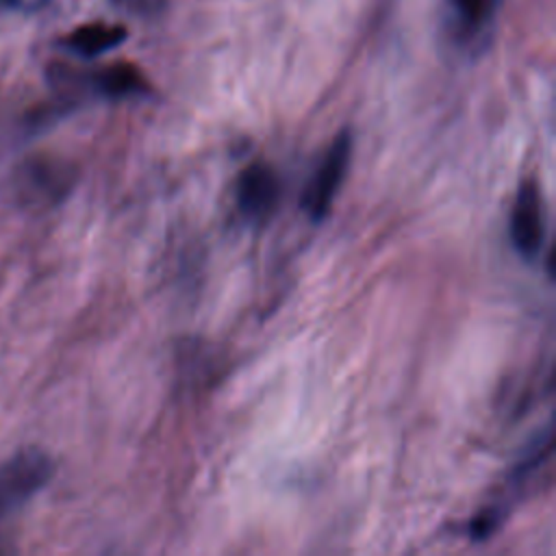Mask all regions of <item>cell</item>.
Here are the masks:
<instances>
[{
  "instance_id": "cell-1",
  "label": "cell",
  "mask_w": 556,
  "mask_h": 556,
  "mask_svg": "<svg viewBox=\"0 0 556 556\" xmlns=\"http://www.w3.org/2000/svg\"><path fill=\"white\" fill-rule=\"evenodd\" d=\"M350 159H352V132L341 130L304 187L300 204L311 222H321L330 213V206L345 180Z\"/></svg>"
},
{
  "instance_id": "cell-2",
  "label": "cell",
  "mask_w": 556,
  "mask_h": 556,
  "mask_svg": "<svg viewBox=\"0 0 556 556\" xmlns=\"http://www.w3.org/2000/svg\"><path fill=\"white\" fill-rule=\"evenodd\" d=\"M52 476V460L39 450L17 452L0 467V515L30 500Z\"/></svg>"
},
{
  "instance_id": "cell-3",
  "label": "cell",
  "mask_w": 556,
  "mask_h": 556,
  "mask_svg": "<svg viewBox=\"0 0 556 556\" xmlns=\"http://www.w3.org/2000/svg\"><path fill=\"white\" fill-rule=\"evenodd\" d=\"M510 241L519 256L534 261L545 241V215L539 185L528 178L519 185L510 211Z\"/></svg>"
},
{
  "instance_id": "cell-4",
  "label": "cell",
  "mask_w": 556,
  "mask_h": 556,
  "mask_svg": "<svg viewBox=\"0 0 556 556\" xmlns=\"http://www.w3.org/2000/svg\"><path fill=\"white\" fill-rule=\"evenodd\" d=\"M280 195V182L276 169L265 161L250 163L237 180V206L248 222L263 224L267 222Z\"/></svg>"
},
{
  "instance_id": "cell-5",
  "label": "cell",
  "mask_w": 556,
  "mask_h": 556,
  "mask_svg": "<svg viewBox=\"0 0 556 556\" xmlns=\"http://www.w3.org/2000/svg\"><path fill=\"white\" fill-rule=\"evenodd\" d=\"M74 178L76 174L67 163L50 159L28 163L24 172V185L30 189V193L50 204H56L63 200V195L70 193Z\"/></svg>"
},
{
  "instance_id": "cell-6",
  "label": "cell",
  "mask_w": 556,
  "mask_h": 556,
  "mask_svg": "<svg viewBox=\"0 0 556 556\" xmlns=\"http://www.w3.org/2000/svg\"><path fill=\"white\" fill-rule=\"evenodd\" d=\"M89 85L96 93L104 98H115V100L143 96L150 91V85L143 78V74L130 63H115V65L102 67L100 72L91 74Z\"/></svg>"
},
{
  "instance_id": "cell-7",
  "label": "cell",
  "mask_w": 556,
  "mask_h": 556,
  "mask_svg": "<svg viewBox=\"0 0 556 556\" xmlns=\"http://www.w3.org/2000/svg\"><path fill=\"white\" fill-rule=\"evenodd\" d=\"M126 39V28L117 24H85L76 28L67 39L65 46L74 54L83 59H96L113 48H117Z\"/></svg>"
},
{
  "instance_id": "cell-8",
  "label": "cell",
  "mask_w": 556,
  "mask_h": 556,
  "mask_svg": "<svg viewBox=\"0 0 556 556\" xmlns=\"http://www.w3.org/2000/svg\"><path fill=\"white\" fill-rule=\"evenodd\" d=\"M456 15L460 41H473L493 20L500 0H447Z\"/></svg>"
},
{
  "instance_id": "cell-9",
  "label": "cell",
  "mask_w": 556,
  "mask_h": 556,
  "mask_svg": "<svg viewBox=\"0 0 556 556\" xmlns=\"http://www.w3.org/2000/svg\"><path fill=\"white\" fill-rule=\"evenodd\" d=\"M2 2H4V4H13L15 0H2Z\"/></svg>"
}]
</instances>
